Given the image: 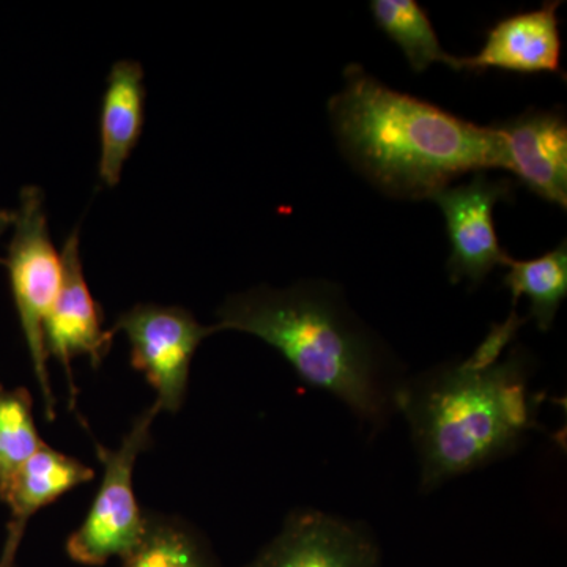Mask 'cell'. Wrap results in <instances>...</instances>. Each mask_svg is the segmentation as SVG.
Masks as SVG:
<instances>
[{"label":"cell","instance_id":"5","mask_svg":"<svg viewBox=\"0 0 567 567\" xmlns=\"http://www.w3.org/2000/svg\"><path fill=\"white\" fill-rule=\"evenodd\" d=\"M159 405L142 412L117 450L95 443L104 473L87 517L66 540V554L78 565L103 566L112 558L125 561L140 547L147 518L137 506L133 472L137 457L152 445V425Z\"/></svg>","mask_w":567,"mask_h":567},{"label":"cell","instance_id":"7","mask_svg":"<svg viewBox=\"0 0 567 567\" xmlns=\"http://www.w3.org/2000/svg\"><path fill=\"white\" fill-rule=\"evenodd\" d=\"M513 194V182L488 178L480 173L464 185L446 186L432 197L445 216L451 256L447 275L451 282L468 281L477 286L496 267H505L507 252L499 245L494 224L495 205Z\"/></svg>","mask_w":567,"mask_h":567},{"label":"cell","instance_id":"11","mask_svg":"<svg viewBox=\"0 0 567 567\" xmlns=\"http://www.w3.org/2000/svg\"><path fill=\"white\" fill-rule=\"evenodd\" d=\"M558 7L559 2H546L540 9L496 22L481 51L461 58V71L496 69L518 74H561Z\"/></svg>","mask_w":567,"mask_h":567},{"label":"cell","instance_id":"2","mask_svg":"<svg viewBox=\"0 0 567 567\" xmlns=\"http://www.w3.org/2000/svg\"><path fill=\"white\" fill-rule=\"evenodd\" d=\"M491 333L468 360L402 386L398 410L412 431L424 491L506 456L536 427L537 401L522 352Z\"/></svg>","mask_w":567,"mask_h":567},{"label":"cell","instance_id":"9","mask_svg":"<svg viewBox=\"0 0 567 567\" xmlns=\"http://www.w3.org/2000/svg\"><path fill=\"white\" fill-rule=\"evenodd\" d=\"M249 567H382L365 529L319 511L292 514Z\"/></svg>","mask_w":567,"mask_h":567},{"label":"cell","instance_id":"19","mask_svg":"<svg viewBox=\"0 0 567 567\" xmlns=\"http://www.w3.org/2000/svg\"><path fill=\"white\" fill-rule=\"evenodd\" d=\"M0 567H14V566H6V565H0Z\"/></svg>","mask_w":567,"mask_h":567},{"label":"cell","instance_id":"1","mask_svg":"<svg viewBox=\"0 0 567 567\" xmlns=\"http://www.w3.org/2000/svg\"><path fill=\"white\" fill-rule=\"evenodd\" d=\"M328 103L336 141L365 181L398 199H432L462 175L502 169L494 125L393 91L357 63Z\"/></svg>","mask_w":567,"mask_h":567},{"label":"cell","instance_id":"16","mask_svg":"<svg viewBox=\"0 0 567 567\" xmlns=\"http://www.w3.org/2000/svg\"><path fill=\"white\" fill-rule=\"evenodd\" d=\"M140 547L123 567H219L203 536L181 518L147 514Z\"/></svg>","mask_w":567,"mask_h":567},{"label":"cell","instance_id":"12","mask_svg":"<svg viewBox=\"0 0 567 567\" xmlns=\"http://www.w3.org/2000/svg\"><path fill=\"white\" fill-rule=\"evenodd\" d=\"M145 122L144 69L140 62H115L106 80L100 112L99 177L114 188L137 142Z\"/></svg>","mask_w":567,"mask_h":567},{"label":"cell","instance_id":"14","mask_svg":"<svg viewBox=\"0 0 567 567\" xmlns=\"http://www.w3.org/2000/svg\"><path fill=\"white\" fill-rule=\"evenodd\" d=\"M505 267L507 271L503 284L513 292L514 303L522 295L527 297L529 317L539 330H550L567 295L566 241L536 259L514 260L509 257Z\"/></svg>","mask_w":567,"mask_h":567},{"label":"cell","instance_id":"13","mask_svg":"<svg viewBox=\"0 0 567 567\" xmlns=\"http://www.w3.org/2000/svg\"><path fill=\"white\" fill-rule=\"evenodd\" d=\"M95 477V472L78 458L43 445L11 481L2 502L11 509V522L0 563L14 565L25 525L33 514L51 505L66 492Z\"/></svg>","mask_w":567,"mask_h":567},{"label":"cell","instance_id":"8","mask_svg":"<svg viewBox=\"0 0 567 567\" xmlns=\"http://www.w3.org/2000/svg\"><path fill=\"white\" fill-rule=\"evenodd\" d=\"M62 282L44 320V347L48 357L58 358L69 377L71 394L76 398L71 360L87 357L93 368L102 364L110 352L114 334L104 330L102 308L96 303L85 281L80 252V234L71 233L63 245Z\"/></svg>","mask_w":567,"mask_h":567},{"label":"cell","instance_id":"3","mask_svg":"<svg viewBox=\"0 0 567 567\" xmlns=\"http://www.w3.org/2000/svg\"><path fill=\"white\" fill-rule=\"evenodd\" d=\"M218 331L262 339L308 385L328 391L358 416L380 424L398 410L399 385L385 349L334 286L306 282L286 290L257 287L216 312Z\"/></svg>","mask_w":567,"mask_h":567},{"label":"cell","instance_id":"6","mask_svg":"<svg viewBox=\"0 0 567 567\" xmlns=\"http://www.w3.org/2000/svg\"><path fill=\"white\" fill-rule=\"evenodd\" d=\"M111 333L126 336L132 346V364L156 391L163 412L182 409L188 388L189 368L197 347L218 333L215 324L204 327L178 306L136 305L117 317Z\"/></svg>","mask_w":567,"mask_h":567},{"label":"cell","instance_id":"10","mask_svg":"<svg viewBox=\"0 0 567 567\" xmlns=\"http://www.w3.org/2000/svg\"><path fill=\"white\" fill-rule=\"evenodd\" d=\"M502 169L547 203L567 207V123L559 110H529L495 123Z\"/></svg>","mask_w":567,"mask_h":567},{"label":"cell","instance_id":"15","mask_svg":"<svg viewBox=\"0 0 567 567\" xmlns=\"http://www.w3.org/2000/svg\"><path fill=\"white\" fill-rule=\"evenodd\" d=\"M371 13L416 73H423L432 63H445L461 71V58L443 50L427 13L415 0H374Z\"/></svg>","mask_w":567,"mask_h":567},{"label":"cell","instance_id":"18","mask_svg":"<svg viewBox=\"0 0 567 567\" xmlns=\"http://www.w3.org/2000/svg\"><path fill=\"white\" fill-rule=\"evenodd\" d=\"M13 219L14 212L0 210V237H2V234L13 224ZM0 264H3V260H0Z\"/></svg>","mask_w":567,"mask_h":567},{"label":"cell","instance_id":"4","mask_svg":"<svg viewBox=\"0 0 567 567\" xmlns=\"http://www.w3.org/2000/svg\"><path fill=\"white\" fill-rule=\"evenodd\" d=\"M13 226L9 256L3 264L9 268L11 295L43 395L44 413L52 421L55 398L48 371L43 327L61 289L62 259L51 241L44 196L39 186L29 185L21 189Z\"/></svg>","mask_w":567,"mask_h":567},{"label":"cell","instance_id":"17","mask_svg":"<svg viewBox=\"0 0 567 567\" xmlns=\"http://www.w3.org/2000/svg\"><path fill=\"white\" fill-rule=\"evenodd\" d=\"M32 395L25 388L0 385V499L11 481L44 445L33 420Z\"/></svg>","mask_w":567,"mask_h":567}]
</instances>
